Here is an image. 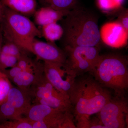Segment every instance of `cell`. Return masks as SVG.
I'll return each mask as SVG.
<instances>
[{
  "label": "cell",
  "mask_w": 128,
  "mask_h": 128,
  "mask_svg": "<svg viewBox=\"0 0 128 128\" xmlns=\"http://www.w3.org/2000/svg\"><path fill=\"white\" fill-rule=\"evenodd\" d=\"M17 65L23 71L36 73L44 71L43 64H36L24 54L18 58Z\"/></svg>",
  "instance_id": "e0dca14e"
},
{
  "label": "cell",
  "mask_w": 128,
  "mask_h": 128,
  "mask_svg": "<svg viewBox=\"0 0 128 128\" xmlns=\"http://www.w3.org/2000/svg\"><path fill=\"white\" fill-rule=\"evenodd\" d=\"M18 58L13 56L1 53L0 58V70L3 71L8 68L16 65Z\"/></svg>",
  "instance_id": "603a6c76"
},
{
  "label": "cell",
  "mask_w": 128,
  "mask_h": 128,
  "mask_svg": "<svg viewBox=\"0 0 128 128\" xmlns=\"http://www.w3.org/2000/svg\"><path fill=\"white\" fill-rule=\"evenodd\" d=\"M112 98L107 88L89 77L76 80L69 95L72 112L76 120L98 113Z\"/></svg>",
  "instance_id": "7a4b0ae2"
},
{
  "label": "cell",
  "mask_w": 128,
  "mask_h": 128,
  "mask_svg": "<svg viewBox=\"0 0 128 128\" xmlns=\"http://www.w3.org/2000/svg\"><path fill=\"white\" fill-rule=\"evenodd\" d=\"M2 71L6 75L10 80H11L16 77V76L18 75L19 73L22 71V70L16 65V66L11 68L9 70L6 69Z\"/></svg>",
  "instance_id": "484cf974"
},
{
  "label": "cell",
  "mask_w": 128,
  "mask_h": 128,
  "mask_svg": "<svg viewBox=\"0 0 128 128\" xmlns=\"http://www.w3.org/2000/svg\"><path fill=\"white\" fill-rule=\"evenodd\" d=\"M128 60L118 54L101 55L91 74L104 87L112 89L117 96L124 97L128 88Z\"/></svg>",
  "instance_id": "3957f363"
},
{
  "label": "cell",
  "mask_w": 128,
  "mask_h": 128,
  "mask_svg": "<svg viewBox=\"0 0 128 128\" xmlns=\"http://www.w3.org/2000/svg\"><path fill=\"white\" fill-rule=\"evenodd\" d=\"M64 50L66 56V65L76 76L91 73L101 57L98 48L87 46H66Z\"/></svg>",
  "instance_id": "5b68a950"
},
{
  "label": "cell",
  "mask_w": 128,
  "mask_h": 128,
  "mask_svg": "<svg viewBox=\"0 0 128 128\" xmlns=\"http://www.w3.org/2000/svg\"><path fill=\"white\" fill-rule=\"evenodd\" d=\"M44 71L34 73L22 71L11 80L17 87L24 90L29 91L31 86Z\"/></svg>",
  "instance_id": "9a60e30c"
},
{
  "label": "cell",
  "mask_w": 128,
  "mask_h": 128,
  "mask_svg": "<svg viewBox=\"0 0 128 128\" xmlns=\"http://www.w3.org/2000/svg\"><path fill=\"white\" fill-rule=\"evenodd\" d=\"M6 9V6L0 1V25L3 19Z\"/></svg>",
  "instance_id": "4316f807"
},
{
  "label": "cell",
  "mask_w": 128,
  "mask_h": 128,
  "mask_svg": "<svg viewBox=\"0 0 128 128\" xmlns=\"http://www.w3.org/2000/svg\"><path fill=\"white\" fill-rule=\"evenodd\" d=\"M64 112H60L44 104L33 103L24 115L30 121L34 122L60 118Z\"/></svg>",
  "instance_id": "9c48e42d"
},
{
  "label": "cell",
  "mask_w": 128,
  "mask_h": 128,
  "mask_svg": "<svg viewBox=\"0 0 128 128\" xmlns=\"http://www.w3.org/2000/svg\"><path fill=\"white\" fill-rule=\"evenodd\" d=\"M118 21L121 26L128 33V9L123 8L120 11L118 16Z\"/></svg>",
  "instance_id": "d4e9b609"
},
{
  "label": "cell",
  "mask_w": 128,
  "mask_h": 128,
  "mask_svg": "<svg viewBox=\"0 0 128 128\" xmlns=\"http://www.w3.org/2000/svg\"><path fill=\"white\" fill-rule=\"evenodd\" d=\"M98 16L78 6L61 20L63 34L60 40L64 47L87 46L98 48L101 40Z\"/></svg>",
  "instance_id": "6da1fadb"
},
{
  "label": "cell",
  "mask_w": 128,
  "mask_h": 128,
  "mask_svg": "<svg viewBox=\"0 0 128 128\" xmlns=\"http://www.w3.org/2000/svg\"><path fill=\"white\" fill-rule=\"evenodd\" d=\"M3 38L4 37L2 34V30L1 28H0V58L1 54L2 48V44H3Z\"/></svg>",
  "instance_id": "83f0119b"
},
{
  "label": "cell",
  "mask_w": 128,
  "mask_h": 128,
  "mask_svg": "<svg viewBox=\"0 0 128 128\" xmlns=\"http://www.w3.org/2000/svg\"><path fill=\"white\" fill-rule=\"evenodd\" d=\"M128 107L124 97L111 98L100 110L98 118L106 128H124L128 124Z\"/></svg>",
  "instance_id": "8992f818"
},
{
  "label": "cell",
  "mask_w": 128,
  "mask_h": 128,
  "mask_svg": "<svg viewBox=\"0 0 128 128\" xmlns=\"http://www.w3.org/2000/svg\"><path fill=\"white\" fill-rule=\"evenodd\" d=\"M32 53L44 62L64 64L66 56L64 50L54 43L45 42L35 38L32 44Z\"/></svg>",
  "instance_id": "ba28073f"
},
{
  "label": "cell",
  "mask_w": 128,
  "mask_h": 128,
  "mask_svg": "<svg viewBox=\"0 0 128 128\" xmlns=\"http://www.w3.org/2000/svg\"><path fill=\"white\" fill-rule=\"evenodd\" d=\"M74 117L71 110L65 112L60 124L59 128H76L74 123Z\"/></svg>",
  "instance_id": "cb8c5ba5"
},
{
  "label": "cell",
  "mask_w": 128,
  "mask_h": 128,
  "mask_svg": "<svg viewBox=\"0 0 128 128\" xmlns=\"http://www.w3.org/2000/svg\"><path fill=\"white\" fill-rule=\"evenodd\" d=\"M0 128H32V122L26 118L9 120L0 123Z\"/></svg>",
  "instance_id": "44dd1931"
},
{
  "label": "cell",
  "mask_w": 128,
  "mask_h": 128,
  "mask_svg": "<svg viewBox=\"0 0 128 128\" xmlns=\"http://www.w3.org/2000/svg\"><path fill=\"white\" fill-rule=\"evenodd\" d=\"M41 7H49L67 14L78 6L77 0H37Z\"/></svg>",
  "instance_id": "5bb4252c"
},
{
  "label": "cell",
  "mask_w": 128,
  "mask_h": 128,
  "mask_svg": "<svg viewBox=\"0 0 128 128\" xmlns=\"http://www.w3.org/2000/svg\"><path fill=\"white\" fill-rule=\"evenodd\" d=\"M25 51H26L13 42L7 41L4 44H2L1 53L16 56L18 59L25 54Z\"/></svg>",
  "instance_id": "7402d4cb"
},
{
  "label": "cell",
  "mask_w": 128,
  "mask_h": 128,
  "mask_svg": "<svg viewBox=\"0 0 128 128\" xmlns=\"http://www.w3.org/2000/svg\"><path fill=\"white\" fill-rule=\"evenodd\" d=\"M8 9L28 16L34 15L37 10V0H0Z\"/></svg>",
  "instance_id": "4fadbf2b"
},
{
  "label": "cell",
  "mask_w": 128,
  "mask_h": 128,
  "mask_svg": "<svg viewBox=\"0 0 128 128\" xmlns=\"http://www.w3.org/2000/svg\"><path fill=\"white\" fill-rule=\"evenodd\" d=\"M22 118V114L6 101L0 104V123Z\"/></svg>",
  "instance_id": "ac0fdd59"
},
{
  "label": "cell",
  "mask_w": 128,
  "mask_h": 128,
  "mask_svg": "<svg viewBox=\"0 0 128 128\" xmlns=\"http://www.w3.org/2000/svg\"><path fill=\"white\" fill-rule=\"evenodd\" d=\"M41 31L42 36L48 42L54 43L60 40L63 34V29L61 25L57 22H54L41 27Z\"/></svg>",
  "instance_id": "2e32d148"
},
{
  "label": "cell",
  "mask_w": 128,
  "mask_h": 128,
  "mask_svg": "<svg viewBox=\"0 0 128 128\" xmlns=\"http://www.w3.org/2000/svg\"><path fill=\"white\" fill-rule=\"evenodd\" d=\"M32 98L29 91L12 86L6 101L22 115L25 114L32 105Z\"/></svg>",
  "instance_id": "30bf717a"
},
{
  "label": "cell",
  "mask_w": 128,
  "mask_h": 128,
  "mask_svg": "<svg viewBox=\"0 0 128 128\" xmlns=\"http://www.w3.org/2000/svg\"><path fill=\"white\" fill-rule=\"evenodd\" d=\"M44 72L48 80L57 91L69 97L77 76L65 64L44 62Z\"/></svg>",
  "instance_id": "52a82bcc"
},
{
  "label": "cell",
  "mask_w": 128,
  "mask_h": 128,
  "mask_svg": "<svg viewBox=\"0 0 128 128\" xmlns=\"http://www.w3.org/2000/svg\"><path fill=\"white\" fill-rule=\"evenodd\" d=\"M76 128H106L103 126L98 118L90 119V116H82L76 120Z\"/></svg>",
  "instance_id": "ffe728a7"
},
{
  "label": "cell",
  "mask_w": 128,
  "mask_h": 128,
  "mask_svg": "<svg viewBox=\"0 0 128 128\" xmlns=\"http://www.w3.org/2000/svg\"><path fill=\"white\" fill-rule=\"evenodd\" d=\"M12 86L9 78L0 70V104L6 101L9 91Z\"/></svg>",
  "instance_id": "d6986e66"
},
{
  "label": "cell",
  "mask_w": 128,
  "mask_h": 128,
  "mask_svg": "<svg viewBox=\"0 0 128 128\" xmlns=\"http://www.w3.org/2000/svg\"><path fill=\"white\" fill-rule=\"evenodd\" d=\"M58 92L48 80L44 73L38 76L29 89L32 98H34V102L50 98Z\"/></svg>",
  "instance_id": "8fae6325"
},
{
  "label": "cell",
  "mask_w": 128,
  "mask_h": 128,
  "mask_svg": "<svg viewBox=\"0 0 128 128\" xmlns=\"http://www.w3.org/2000/svg\"><path fill=\"white\" fill-rule=\"evenodd\" d=\"M66 13L47 7H41L36 10L34 14V21L38 25L42 27L50 24L60 21Z\"/></svg>",
  "instance_id": "7c38bea8"
},
{
  "label": "cell",
  "mask_w": 128,
  "mask_h": 128,
  "mask_svg": "<svg viewBox=\"0 0 128 128\" xmlns=\"http://www.w3.org/2000/svg\"><path fill=\"white\" fill-rule=\"evenodd\" d=\"M1 24L3 37L26 51L32 53L34 40L42 36L41 31L27 16L6 7Z\"/></svg>",
  "instance_id": "277c9868"
}]
</instances>
